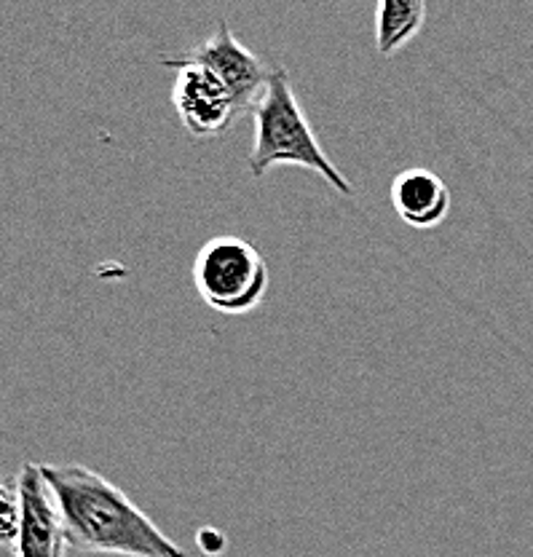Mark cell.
Masks as SVG:
<instances>
[{
  "instance_id": "3",
  "label": "cell",
  "mask_w": 533,
  "mask_h": 557,
  "mask_svg": "<svg viewBox=\"0 0 533 557\" xmlns=\"http://www.w3.org/2000/svg\"><path fill=\"white\" fill-rule=\"evenodd\" d=\"M269 263L239 236H214L196 252L194 284L199 298L223 317H241L263 304Z\"/></svg>"
},
{
  "instance_id": "8",
  "label": "cell",
  "mask_w": 533,
  "mask_h": 557,
  "mask_svg": "<svg viewBox=\"0 0 533 557\" xmlns=\"http://www.w3.org/2000/svg\"><path fill=\"white\" fill-rule=\"evenodd\" d=\"M424 0H381L375 5V49L381 57L397 54L421 33L426 22Z\"/></svg>"
},
{
  "instance_id": "2",
  "label": "cell",
  "mask_w": 533,
  "mask_h": 557,
  "mask_svg": "<svg viewBox=\"0 0 533 557\" xmlns=\"http://www.w3.org/2000/svg\"><path fill=\"white\" fill-rule=\"evenodd\" d=\"M252 121L255 139L249 150L252 177L260 180L280 164L303 166L320 174L338 194L349 196L355 190L351 180L330 161L327 150L317 139L285 67H271L263 95L252 108Z\"/></svg>"
},
{
  "instance_id": "5",
  "label": "cell",
  "mask_w": 533,
  "mask_h": 557,
  "mask_svg": "<svg viewBox=\"0 0 533 557\" xmlns=\"http://www.w3.org/2000/svg\"><path fill=\"white\" fill-rule=\"evenodd\" d=\"M185 57L218 75L220 84L234 97L239 113H247V110L255 108V102L260 100V95L265 89V81L271 75V70L263 65V60L236 38L225 20L220 22L218 30L210 38L196 44Z\"/></svg>"
},
{
  "instance_id": "7",
  "label": "cell",
  "mask_w": 533,
  "mask_h": 557,
  "mask_svg": "<svg viewBox=\"0 0 533 557\" xmlns=\"http://www.w3.org/2000/svg\"><path fill=\"white\" fill-rule=\"evenodd\" d=\"M392 207L405 225L416 231L437 228L454 207V196L445 180L432 170L410 166L394 177Z\"/></svg>"
},
{
  "instance_id": "1",
  "label": "cell",
  "mask_w": 533,
  "mask_h": 557,
  "mask_svg": "<svg viewBox=\"0 0 533 557\" xmlns=\"http://www.w3.org/2000/svg\"><path fill=\"white\" fill-rule=\"evenodd\" d=\"M75 553L110 557H188L110 480L80 463H40Z\"/></svg>"
},
{
  "instance_id": "4",
  "label": "cell",
  "mask_w": 533,
  "mask_h": 557,
  "mask_svg": "<svg viewBox=\"0 0 533 557\" xmlns=\"http://www.w3.org/2000/svg\"><path fill=\"white\" fill-rule=\"evenodd\" d=\"M166 67L177 70L175 86H172V104L183 129L196 139L220 137L236 119V108L231 91L220 84V78L199 62L188 60L185 54L164 57Z\"/></svg>"
},
{
  "instance_id": "6",
  "label": "cell",
  "mask_w": 533,
  "mask_h": 557,
  "mask_svg": "<svg viewBox=\"0 0 533 557\" xmlns=\"http://www.w3.org/2000/svg\"><path fill=\"white\" fill-rule=\"evenodd\" d=\"M22 525L16 539V557H67V533L62 525L54 496L44 483L40 463H25L16 478Z\"/></svg>"
},
{
  "instance_id": "9",
  "label": "cell",
  "mask_w": 533,
  "mask_h": 557,
  "mask_svg": "<svg viewBox=\"0 0 533 557\" xmlns=\"http://www.w3.org/2000/svg\"><path fill=\"white\" fill-rule=\"evenodd\" d=\"M22 507L16 485L0 483V557H16V539H20Z\"/></svg>"
}]
</instances>
